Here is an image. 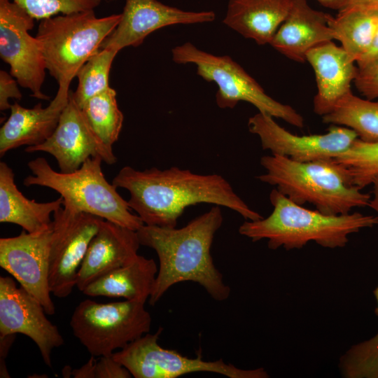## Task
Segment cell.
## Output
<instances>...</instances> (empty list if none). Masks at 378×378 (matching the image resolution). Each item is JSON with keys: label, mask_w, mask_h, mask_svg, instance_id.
<instances>
[{"label": "cell", "mask_w": 378, "mask_h": 378, "mask_svg": "<svg viewBox=\"0 0 378 378\" xmlns=\"http://www.w3.org/2000/svg\"><path fill=\"white\" fill-rule=\"evenodd\" d=\"M112 183L129 191L130 208L147 225L176 227L185 209L199 203L229 208L248 220L263 218L216 174H200L177 167L140 171L125 166Z\"/></svg>", "instance_id": "1"}, {"label": "cell", "mask_w": 378, "mask_h": 378, "mask_svg": "<svg viewBox=\"0 0 378 378\" xmlns=\"http://www.w3.org/2000/svg\"><path fill=\"white\" fill-rule=\"evenodd\" d=\"M223 221L220 206L214 205L181 228L143 225L136 231L141 245L155 250L159 260L150 304L155 305L169 288L183 281L199 284L215 300L229 298L230 288L211 254Z\"/></svg>", "instance_id": "2"}, {"label": "cell", "mask_w": 378, "mask_h": 378, "mask_svg": "<svg viewBox=\"0 0 378 378\" xmlns=\"http://www.w3.org/2000/svg\"><path fill=\"white\" fill-rule=\"evenodd\" d=\"M273 206L271 214L256 220H246L239 233L252 241L267 239L275 250L300 248L310 241L329 248L344 247L351 234L377 225V216L354 212L328 215L310 210L290 200L276 188L270 194Z\"/></svg>", "instance_id": "3"}, {"label": "cell", "mask_w": 378, "mask_h": 378, "mask_svg": "<svg viewBox=\"0 0 378 378\" xmlns=\"http://www.w3.org/2000/svg\"><path fill=\"white\" fill-rule=\"evenodd\" d=\"M265 173L257 179L298 204H313L328 215L346 214L368 206L371 195L354 186L347 170L334 159L300 162L272 154L260 158Z\"/></svg>", "instance_id": "4"}, {"label": "cell", "mask_w": 378, "mask_h": 378, "mask_svg": "<svg viewBox=\"0 0 378 378\" xmlns=\"http://www.w3.org/2000/svg\"><path fill=\"white\" fill-rule=\"evenodd\" d=\"M102 161L99 156L90 158L76 171L64 173L55 171L44 158H37L28 162L32 174L24 178L23 184L51 188L61 195L66 208L137 231L144 224L131 212L117 188L106 181Z\"/></svg>", "instance_id": "5"}, {"label": "cell", "mask_w": 378, "mask_h": 378, "mask_svg": "<svg viewBox=\"0 0 378 378\" xmlns=\"http://www.w3.org/2000/svg\"><path fill=\"white\" fill-rule=\"evenodd\" d=\"M120 18L121 13L97 18L90 10L41 20L36 37L58 89L70 90L80 67L101 49Z\"/></svg>", "instance_id": "6"}, {"label": "cell", "mask_w": 378, "mask_h": 378, "mask_svg": "<svg viewBox=\"0 0 378 378\" xmlns=\"http://www.w3.org/2000/svg\"><path fill=\"white\" fill-rule=\"evenodd\" d=\"M172 55L176 63L195 64L200 77L217 85L216 102L218 107L233 108L244 101L260 113L282 119L298 128L304 127V118L296 110L267 95L258 82L229 56L214 55L190 42L174 48Z\"/></svg>", "instance_id": "7"}, {"label": "cell", "mask_w": 378, "mask_h": 378, "mask_svg": "<svg viewBox=\"0 0 378 378\" xmlns=\"http://www.w3.org/2000/svg\"><path fill=\"white\" fill-rule=\"evenodd\" d=\"M145 303L125 300L104 304L86 299L75 308L70 326L91 356H111L149 332L152 319Z\"/></svg>", "instance_id": "8"}, {"label": "cell", "mask_w": 378, "mask_h": 378, "mask_svg": "<svg viewBox=\"0 0 378 378\" xmlns=\"http://www.w3.org/2000/svg\"><path fill=\"white\" fill-rule=\"evenodd\" d=\"M162 328L150 334L144 335L119 351L113 358L123 365L135 378H176L192 372H212L229 378H267L265 369L238 368L223 359L214 361L200 358H188L178 352L162 347L158 339Z\"/></svg>", "instance_id": "9"}, {"label": "cell", "mask_w": 378, "mask_h": 378, "mask_svg": "<svg viewBox=\"0 0 378 378\" xmlns=\"http://www.w3.org/2000/svg\"><path fill=\"white\" fill-rule=\"evenodd\" d=\"M103 218L64 206L53 214L49 259V287L59 298L76 286L78 271Z\"/></svg>", "instance_id": "10"}, {"label": "cell", "mask_w": 378, "mask_h": 378, "mask_svg": "<svg viewBox=\"0 0 378 378\" xmlns=\"http://www.w3.org/2000/svg\"><path fill=\"white\" fill-rule=\"evenodd\" d=\"M34 20L13 0H0V57L21 87L36 99L48 100L41 90L46 70L41 47L29 34Z\"/></svg>", "instance_id": "11"}, {"label": "cell", "mask_w": 378, "mask_h": 378, "mask_svg": "<svg viewBox=\"0 0 378 378\" xmlns=\"http://www.w3.org/2000/svg\"><path fill=\"white\" fill-rule=\"evenodd\" d=\"M248 127L259 137L263 150L300 162L334 159L358 139L353 130L335 125L325 134L299 136L260 112L249 118Z\"/></svg>", "instance_id": "12"}, {"label": "cell", "mask_w": 378, "mask_h": 378, "mask_svg": "<svg viewBox=\"0 0 378 378\" xmlns=\"http://www.w3.org/2000/svg\"><path fill=\"white\" fill-rule=\"evenodd\" d=\"M52 235V221L41 232L29 233L23 231L16 237L0 239L1 267L35 297L49 315L55 313L49 287Z\"/></svg>", "instance_id": "13"}, {"label": "cell", "mask_w": 378, "mask_h": 378, "mask_svg": "<svg viewBox=\"0 0 378 378\" xmlns=\"http://www.w3.org/2000/svg\"><path fill=\"white\" fill-rule=\"evenodd\" d=\"M40 302L9 276L0 277V336L23 334L37 345L42 358L52 366L53 349L64 341L57 327L46 316Z\"/></svg>", "instance_id": "14"}, {"label": "cell", "mask_w": 378, "mask_h": 378, "mask_svg": "<svg viewBox=\"0 0 378 378\" xmlns=\"http://www.w3.org/2000/svg\"><path fill=\"white\" fill-rule=\"evenodd\" d=\"M38 151L53 156L60 172L64 173L76 171L90 158L101 157L108 164L117 162L113 152L104 146L90 127L71 90L69 102L52 135L42 144L25 148L27 153Z\"/></svg>", "instance_id": "15"}, {"label": "cell", "mask_w": 378, "mask_h": 378, "mask_svg": "<svg viewBox=\"0 0 378 378\" xmlns=\"http://www.w3.org/2000/svg\"><path fill=\"white\" fill-rule=\"evenodd\" d=\"M213 11H186L157 0H125L120 20L104 40L101 48L118 52L128 46L137 47L152 32L167 26L210 22Z\"/></svg>", "instance_id": "16"}, {"label": "cell", "mask_w": 378, "mask_h": 378, "mask_svg": "<svg viewBox=\"0 0 378 378\" xmlns=\"http://www.w3.org/2000/svg\"><path fill=\"white\" fill-rule=\"evenodd\" d=\"M140 246L136 231L103 219L78 271L76 286L83 292L92 281L129 263Z\"/></svg>", "instance_id": "17"}, {"label": "cell", "mask_w": 378, "mask_h": 378, "mask_svg": "<svg viewBox=\"0 0 378 378\" xmlns=\"http://www.w3.org/2000/svg\"><path fill=\"white\" fill-rule=\"evenodd\" d=\"M306 61L312 67L316 77L317 92L313 99L316 114L321 117L330 113L337 103L352 92L358 69L356 61L342 47L332 41L311 49Z\"/></svg>", "instance_id": "18"}, {"label": "cell", "mask_w": 378, "mask_h": 378, "mask_svg": "<svg viewBox=\"0 0 378 378\" xmlns=\"http://www.w3.org/2000/svg\"><path fill=\"white\" fill-rule=\"evenodd\" d=\"M330 16L312 8L307 0H293L270 45L288 59L304 62L311 49L335 39L329 24Z\"/></svg>", "instance_id": "19"}, {"label": "cell", "mask_w": 378, "mask_h": 378, "mask_svg": "<svg viewBox=\"0 0 378 378\" xmlns=\"http://www.w3.org/2000/svg\"><path fill=\"white\" fill-rule=\"evenodd\" d=\"M70 90L58 89L46 107L41 103L31 108L15 102L10 115L0 129V155L22 146L42 144L54 132L62 112L69 102Z\"/></svg>", "instance_id": "20"}, {"label": "cell", "mask_w": 378, "mask_h": 378, "mask_svg": "<svg viewBox=\"0 0 378 378\" xmlns=\"http://www.w3.org/2000/svg\"><path fill=\"white\" fill-rule=\"evenodd\" d=\"M293 0H229L223 23L259 45L270 44Z\"/></svg>", "instance_id": "21"}, {"label": "cell", "mask_w": 378, "mask_h": 378, "mask_svg": "<svg viewBox=\"0 0 378 378\" xmlns=\"http://www.w3.org/2000/svg\"><path fill=\"white\" fill-rule=\"evenodd\" d=\"M15 174L5 162H0V222L14 223L29 233L47 229L50 216L63 206V198L48 202L29 200L15 183Z\"/></svg>", "instance_id": "22"}, {"label": "cell", "mask_w": 378, "mask_h": 378, "mask_svg": "<svg viewBox=\"0 0 378 378\" xmlns=\"http://www.w3.org/2000/svg\"><path fill=\"white\" fill-rule=\"evenodd\" d=\"M158 269L152 258L137 255L129 263L90 283L82 293L95 297L123 298L146 302L152 293Z\"/></svg>", "instance_id": "23"}, {"label": "cell", "mask_w": 378, "mask_h": 378, "mask_svg": "<svg viewBox=\"0 0 378 378\" xmlns=\"http://www.w3.org/2000/svg\"><path fill=\"white\" fill-rule=\"evenodd\" d=\"M329 24L335 39L356 61L370 48L378 29V9L346 6L337 16H330Z\"/></svg>", "instance_id": "24"}, {"label": "cell", "mask_w": 378, "mask_h": 378, "mask_svg": "<svg viewBox=\"0 0 378 378\" xmlns=\"http://www.w3.org/2000/svg\"><path fill=\"white\" fill-rule=\"evenodd\" d=\"M322 121L351 129L365 142H378V101L362 99L351 92L322 116Z\"/></svg>", "instance_id": "25"}, {"label": "cell", "mask_w": 378, "mask_h": 378, "mask_svg": "<svg viewBox=\"0 0 378 378\" xmlns=\"http://www.w3.org/2000/svg\"><path fill=\"white\" fill-rule=\"evenodd\" d=\"M80 109L94 134L113 151L112 146L118 139L124 118L118 106L116 91L110 87L88 99Z\"/></svg>", "instance_id": "26"}, {"label": "cell", "mask_w": 378, "mask_h": 378, "mask_svg": "<svg viewBox=\"0 0 378 378\" xmlns=\"http://www.w3.org/2000/svg\"><path fill=\"white\" fill-rule=\"evenodd\" d=\"M118 51L111 48H101L79 69L76 74L78 85L72 95L78 106L109 88V74Z\"/></svg>", "instance_id": "27"}, {"label": "cell", "mask_w": 378, "mask_h": 378, "mask_svg": "<svg viewBox=\"0 0 378 378\" xmlns=\"http://www.w3.org/2000/svg\"><path fill=\"white\" fill-rule=\"evenodd\" d=\"M334 160L347 170L353 184L363 189L378 176V142H365L358 138Z\"/></svg>", "instance_id": "28"}, {"label": "cell", "mask_w": 378, "mask_h": 378, "mask_svg": "<svg viewBox=\"0 0 378 378\" xmlns=\"http://www.w3.org/2000/svg\"><path fill=\"white\" fill-rule=\"evenodd\" d=\"M378 316V286L374 290ZM339 368L346 378H378V332L351 346L340 358Z\"/></svg>", "instance_id": "29"}, {"label": "cell", "mask_w": 378, "mask_h": 378, "mask_svg": "<svg viewBox=\"0 0 378 378\" xmlns=\"http://www.w3.org/2000/svg\"><path fill=\"white\" fill-rule=\"evenodd\" d=\"M34 19L43 20L57 15L94 10L102 0H13Z\"/></svg>", "instance_id": "30"}, {"label": "cell", "mask_w": 378, "mask_h": 378, "mask_svg": "<svg viewBox=\"0 0 378 378\" xmlns=\"http://www.w3.org/2000/svg\"><path fill=\"white\" fill-rule=\"evenodd\" d=\"M92 356L82 367L69 372L75 378H130V372L117 362L113 356H99L98 359Z\"/></svg>", "instance_id": "31"}, {"label": "cell", "mask_w": 378, "mask_h": 378, "mask_svg": "<svg viewBox=\"0 0 378 378\" xmlns=\"http://www.w3.org/2000/svg\"><path fill=\"white\" fill-rule=\"evenodd\" d=\"M354 83L366 99L373 100L378 98V66L358 69Z\"/></svg>", "instance_id": "32"}, {"label": "cell", "mask_w": 378, "mask_h": 378, "mask_svg": "<svg viewBox=\"0 0 378 378\" xmlns=\"http://www.w3.org/2000/svg\"><path fill=\"white\" fill-rule=\"evenodd\" d=\"M13 76L4 70L0 71V110L10 108V99H21L22 94L18 87V81Z\"/></svg>", "instance_id": "33"}, {"label": "cell", "mask_w": 378, "mask_h": 378, "mask_svg": "<svg viewBox=\"0 0 378 378\" xmlns=\"http://www.w3.org/2000/svg\"><path fill=\"white\" fill-rule=\"evenodd\" d=\"M359 69L378 66V29L368 51L356 61Z\"/></svg>", "instance_id": "34"}, {"label": "cell", "mask_w": 378, "mask_h": 378, "mask_svg": "<svg viewBox=\"0 0 378 378\" xmlns=\"http://www.w3.org/2000/svg\"><path fill=\"white\" fill-rule=\"evenodd\" d=\"M15 338V335L0 336V377L1 378L10 377L6 366V359Z\"/></svg>", "instance_id": "35"}, {"label": "cell", "mask_w": 378, "mask_h": 378, "mask_svg": "<svg viewBox=\"0 0 378 378\" xmlns=\"http://www.w3.org/2000/svg\"><path fill=\"white\" fill-rule=\"evenodd\" d=\"M371 184L372 185L373 190L368 206L372 208L377 213L378 220V176L373 179Z\"/></svg>", "instance_id": "36"}, {"label": "cell", "mask_w": 378, "mask_h": 378, "mask_svg": "<svg viewBox=\"0 0 378 378\" xmlns=\"http://www.w3.org/2000/svg\"><path fill=\"white\" fill-rule=\"evenodd\" d=\"M323 6L332 10H340L347 4L348 0H316Z\"/></svg>", "instance_id": "37"}, {"label": "cell", "mask_w": 378, "mask_h": 378, "mask_svg": "<svg viewBox=\"0 0 378 378\" xmlns=\"http://www.w3.org/2000/svg\"><path fill=\"white\" fill-rule=\"evenodd\" d=\"M346 6H360L378 9V0H348Z\"/></svg>", "instance_id": "38"}]
</instances>
